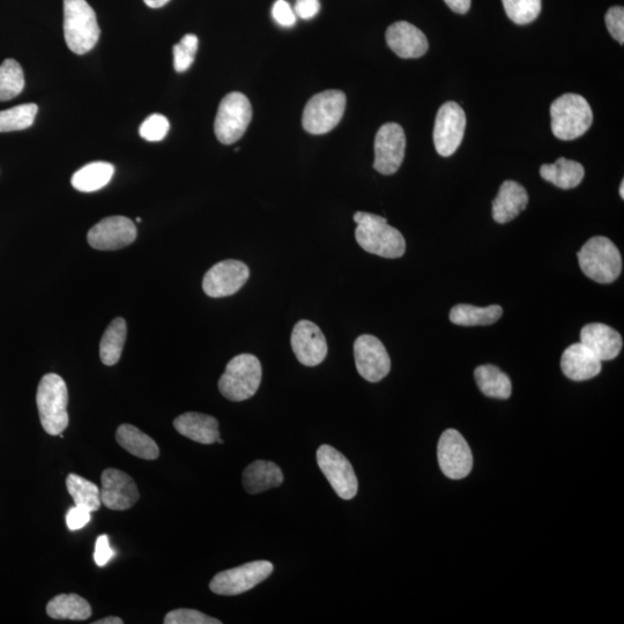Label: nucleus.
<instances>
[{
    "instance_id": "obj_1",
    "label": "nucleus",
    "mask_w": 624,
    "mask_h": 624,
    "mask_svg": "<svg viewBox=\"0 0 624 624\" xmlns=\"http://www.w3.org/2000/svg\"><path fill=\"white\" fill-rule=\"evenodd\" d=\"M354 221L358 224L355 239L360 247L376 256L396 259L403 257L406 242L398 229L391 227L380 215L356 212Z\"/></svg>"
},
{
    "instance_id": "obj_2",
    "label": "nucleus",
    "mask_w": 624,
    "mask_h": 624,
    "mask_svg": "<svg viewBox=\"0 0 624 624\" xmlns=\"http://www.w3.org/2000/svg\"><path fill=\"white\" fill-rule=\"evenodd\" d=\"M41 425L46 433L59 436L69 426V392L61 376L47 374L42 377L36 395Z\"/></svg>"
},
{
    "instance_id": "obj_3",
    "label": "nucleus",
    "mask_w": 624,
    "mask_h": 624,
    "mask_svg": "<svg viewBox=\"0 0 624 624\" xmlns=\"http://www.w3.org/2000/svg\"><path fill=\"white\" fill-rule=\"evenodd\" d=\"M96 14L86 0H64V36L74 54L85 55L100 39Z\"/></svg>"
},
{
    "instance_id": "obj_4",
    "label": "nucleus",
    "mask_w": 624,
    "mask_h": 624,
    "mask_svg": "<svg viewBox=\"0 0 624 624\" xmlns=\"http://www.w3.org/2000/svg\"><path fill=\"white\" fill-rule=\"evenodd\" d=\"M578 262L586 277L598 284H612L622 272V257L607 237H592L578 252Z\"/></svg>"
},
{
    "instance_id": "obj_5",
    "label": "nucleus",
    "mask_w": 624,
    "mask_h": 624,
    "mask_svg": "<svg viewBox=\"0 0 624 624\" xmlns=\"http://www.w3.org/2000/svg\"><path fill=\"white\" fill-rule=\"evenodd\" d=\"M262 376V364L256 356L240 354L227 364L219 380V390L230 401H244L256 395Z\"/></svg>"
},
{
    "instance_id": "obj_6",
    "label": "nucleus",
    "mask_w": 624,
    "mask_h": 624,
    "mask_svg": "<svg viewBox=\"0 0 624 624\" xmlns=\"http://www.w3.org/2000/svg\"><path fill=\"white\" fill-rule=\"evenodd\" d=\"M552 130L561 140H574L588 132L593 123L590 103L578 94H564L551 107Z\"/></svg>"
},
{
    "instance_id": "obj_7",
    "label": "nucleus",
    "mask_w": 624,
    "mask_h": 624,
    "mask_svg": "<svg viewBox=\"0 0 624 624\" xmlns=\"http://www.w3.org/2000/svg\"><path fill=\"white\" fill-rule=\"evenodd\" d=\"M346 102L345 93L337 89L312 96L303 111L304 130L311 135H325L332 131L343 120Z\"/></svg>"
},
{
    "instance_id": "obj_8",
    "label": "nucleus",
    "mask_w": 624,
    "mask_h": 624,
    "mask_svg": "<svg viewBox=\"0 0 624 624\" xmlns=\"http://www.w3.org/2000/svg\"><path fill=\"white\" fill-rule=\"evenodd\" d=\"M251 120L252 107L247 96L239 92L230 93L221 101L215 117V136L221 144H234L248 130Z\"/></svg>"
},
{
    "instance_id": "obj_9",
    "label": "nucleus",
    "mask_w": 624,
    "mask_h": 624,
    "mask_svg": "<svg viewBox=\"0 0 624 624\" xmlns=\"http://www.w3.org/2000/svg\"><path fill=\"white\" fill-rule=\"evenodd\" d=\"M269 561L245 563L241 567L219 572L210 583V589L220 596H237L248 592L269 578L273 572Z\"/></svg>"
},
{
    "instance_id": "obj_10",
    "label": "nucleus",
    "mask_w": 624,
    "mask_h": 624,
    "mask_svg": "<svg viewBox=\"0 0 624 624\" xmlns=\"http://www.w3.org/2000/svg\"><path fill=\"white\" fill-rule=\"evenodd\" d=\"M317 463L334 492L343 500H352L358 494L359 482L349 460L331 445L317 450Z\"/></svg>"
},
{
    "instance_id": "obj_11",
    "label": "nucleus",
    "mask_w": 624,
    "mask_h": 624,
    "mask_svg": "<svg viewBox=\"0 0 624 624\" xmlns=\"http://www.w3.org/2000/svg\"><path fill=\"white\" fill-rule=\"evenodd\" d=\"M437 457L443 474L449 479H464L472 471L473 456L470 445L455 429L445 430L442 434L438 442Z\"/></svg>"
},
{
    "instance_id": "obj_12",
    "label": "nucleus",
    "mask_w": 624,
    "mask_h": 624,
    "mask_svg": "<svg viewBox=\"0 0 624 624\" xmlns=\"http://www.w3.org/2000/svg\"><path fill=\"white\" fill-rule=\"evenodd\" d=\"M465 111L457 102H447L438 110L434 126V144L438 154L451 156L464 139Z\"/></svg>"
},
{
    "instance_id": "obj_13",
    "label": "nucleus",
    "mask_w": 624,
    "mask_h": 624,
    "mask_svg": "<svg viewBox=\"0 0 624 624\" xmlns=\"http://www.w3.org/2000/svg\"><path fill=\"white\" fill-rule=\"evenodd\" d=\"M406 151L405 131L397 123L384 124L375 138L374 168L382 175H392L403 165Z\"/></svg>"
},
{
    "instance_id": "obj_14",
    "label": "nucleus",
    "mask_w": 624,
    "mask_h": 624,
    "mask_svg": "<svg viewBox=\"0 0 624 624\" xmlns=\"http://www.w3.org/2000/svg\"><path fill=\"white\" fill-rule=\"evenodd\" d=\"M356 369L364 380L377 383L389 375L391 360L382 341L370 334H363L354 343Z\"/></svg>"
},
{
    "instance_id": "obj_15",
    "label": "nucleus",
    "mask_w": 624,
    "mask_h": 624,
    "mask_svg": "<svg viewBox=\"0 0 624 624\" xmlns=\"http://www.w3.org/2000/svg\"><path fill=\"white\" fill-rule=\"evenodd\" d=\"M249 267L240 260L228 259L215 264L203 280V289L213 299L232 296L249 280Z\"/></svg>"
},
{
    "instance_id": "obj_16",
    "label": "nucleus",
    "mask_w": 624,
    "mask_h": 624,
    "mask_svg": "<svg viewBox=\"0 0 624 624\" xmlns=\"http://www.w3.org/2000/svg\"><path fill=\"white\" fill-rule=\"evenodd\" d=\"M137 239V227L129 218L109 217L89 230L87 241L95 250L113 251L128 247Z\"/></svg>"
},
{
    "instance_id": "obj_17",
    "label": "nucleus",
    "mask_w": 624,
    "mask_h": 624,
    "mask_svg": "<svg viewBox=\"0 0 624 624\" xmlns=\"http://www.w3.org/2000/svg\"><path fill=\"white\" fill-rule=\"evenodd\" d=\"M101 502L110 510H129L139 500V490L129 474L115 468L102 473Z\"/></svg>"
},
{
    "instance_id": "obj_18",
    "label": "nucleus",
    "mask_w": 624,
    "mask_h": 624,
    "mask_svg": "<svg viewBox=\"0 0 624 624\" xmlns=\"http://www.w3.org/2000/svg\"><path fill=\"white\" fill-rule=\"evenodd\" d=\"M291 343L297 360L306 367L318 366L328 355V343L322 330L309 321H300L294 326Z\"/></svg>"
},
{
    "instance_id": "obj_19",
    "label": "nucleus",
    "mask_w": 624,
    "mask_h": 624,
    "mask_svg": "<svg viewBox=\"0 0 624 624\" xmlns=\"http://www.w3.org/2000/svg\"><path fill=\"white\" fill-rule=\"evenodd\" d=\"M386 42L400 58H420L426 55L429 44L425 34L407 21L395 22L386 31Z\"/></svg>"
},
{
    "instance_id": "obj_20",
    "label": "nucleus",
    "mask_w": 624,
    "mask_h": 624,
    "mask_svg": "<svg viewBox=\"0 0 624 624\" xmlns=\"http://www.w3.org/2000/svg\"><path fill=\"white\" fill-rule=\"evenodd\" d=\"M581 343L601 362L618 358L623 347L621 334L601 323L585 325L581 332Z\"/></svg>"
},
{
    "instance_id": "obj_21",
    "label": "nucleus",
    "mask_w": 624,
    "mask_h": 624,
    "mask_svg": "<svg viewBox=\"0 0 624 624\" xmlns=\"http://www.w3.org/2000/svg\"><path fill=\"white\" fill-rule=\"evenodd\" d=\"M561 369L569 380L583 382L592 380L603 369V364L582 343L569 346L561 359Z\"/></svg>"
},
{
    "instance_id": "obj_22",
    "label": "nucleus",
    "mask_w": 624,
    "mask_h": 624,
    "mask_svg": "<svg viewBox=\"0 0 624 624\" xmlns=\"http://www.w3.org/2000/svg\"><path fill=\"white\" fill-rule=\"evenodd\" d=\"M527 204L529 195L523 185L515 181H505L499 195L493 200V218L497 224H508L525 211Z\"/></svg>"
},
{
    "instance_id": "obj_23",
    "label": "nucleus",
    "mask_w": 624,
    "mask_h": 624,
    "mask_svg": "<svg viewBox=\"0 0 624 624\" xmlns=\"http://www.w3.org/2000/svg\"><path fill=\"white\" fill-rule=\"evenodd\" d=\"M178 433L200 444H213L220 438L219 422L211 415L189 412L174 421Z\"/></svg>"
},
{
    "instance_id": "obj_24",
    "label": "nucleus",
    "mask_w": 624,
    "mask_h": 624,
    "mask_svg": "<svg viewBox=\"0 0 624 624\" xmlns=\"http://www.w3.org/2000/svg\"><path fill=\"white\" fill-rule=\"evenodd\" d=\"M284 482V473L272 462L257 460L245 468L243 486L249 494H260L271 488H277Z\"/></svg>"
},
{
    "instance_id": "obj_25",
    "label": "nucleus",
    "mask_w": 624,
    "mask_h": 624,
    "mask_svg": "<svg viewBox=\"0 0 624 624\" xmlns=\"http://www.w3.org/2000/svg\"><path fill=\"white\" fill-rule=\"evenodd\" d=\"M540 175L545 181L554 184L555 187L570 190L577 188L582 183L585 169L577 161L560 158L552 165L541 166Z\"/></svg>"
},
{
    "instance_id": "obj_26",
    "label": "nucleus",
    "mask_w": 624,
    "mask_h": 624,
    "mask_svg": "<svg viewBox=\"0 0 624 624\" xmlns=\"http://www.w3.org/2000/svg\"><path fill=\"white\" fill-rule=\"evenodd\" d=\"M116 440L123 449L135 457L155 460L160 456L158 444L153 441V438L141 432L135 426H120L116 432Z\"/></svg>"
},
{
    "instance_id": "obj_27",
    "label": "nucleus",
    "mask_w": 624,
    "mask_h": 624,
    "mask_svg": "<svg viewBox=\"0 0 624 624\" xmlns=\"http://www.w3.org/2000/svg\"><path fill=\"white\" fill-rule=\"evenodd\" d=\"M47 613L55 620L84 621L91 618L92 607L78 594H59L49 601Z\"/></svg>"
},
{
    "instance_id": "obj_28",
    "label": "nucleus",
    "mask_w": 624,
    "mask_h": 624,
    "mask_svg": "<svg viewBox=\"0 0 624 624\" xmlns=\"http://www.w3.org/2000/svg\"><path fill=\"white\" fill-rule=\"evenodd\" d=\"M115 174L109 162H92L72 176V187L80 192H95L107 187Z\"/></svg>"
},
{
    "instance_id": "obj_29",
    "label": "nucleus",
    "mask_w": 624,
    "mask_h": 624,
    "mask_svg": "<svg viewBox=\"0 0 624 624\" xmlns=\"http://www.w3.org/2000/svg\"><path fill=\"white\" fill-rule=\"evenodd\" d=\"M475 381L485 396L495 399H509L512 392L510 378L499 368L487 364L474 371Z\"/></svg>"
},
{
    "instance_id": "obj_30",
    "label": "nucleus",
    "mask_w": 624,
    "mask_h": 624,
    "mask_svg": "<svg viewBox=\"0 0 624 624\" xmlns=\"http://www.w3.org/2000/svg\"><path fill=\"white\" fill-rule=\"evenodd\" d=\"M126 330L128 328H126L125 319L117 317L104 332L100 344V358L106 366H115L121 360L126 333H128Z\"/></svg>"
},
{
    "instance_id": "obj_31",
    "label": "nucleus",
    "mask_w": 624,
    "mask_h": 624,
    "mask_svg": "<svg viewBox=\"0 0 624 624\" xmlns=\"http://www.w3.org/2000/svg\"><path fill=\"white\" fill-rule=\"evenodd\" d=\"M503 315L500 306L479 308L470 304H458L450 312V321L460 326H487L499 321Z\"/></svg>"
},
{
    "instance_id": "obj_32",
    "label": "nucleus",
    "mask_w": 624,
    "mask_h": 624,
    "mask_svg": "<svg viewBox=\"0 0 624 624\" xmlns=\"http://www.w3.org/2000/svg\"><path fill=\"white\" fill-rule=\"evenodd\" d=\"M66 487L78 507H83L89 512H95L101 508L100 489L92 481L72 473L66 479Z\"/></svg>"
},
{
    "instance_id": "obj_33",
    "label": "nucleus",
    "mask_w": 624,
    "mask_h": 624,
    "mask_svg": "<svg viewBox=\"0 0 624 624\" xmlns=\"http://www.w3.org/2000/svg\"><path fill=\"white\" fill-rule=\"evenodd\" d=\"M25 74L14 59H6L0 65V102L17 98L24 91Z\"/></svg>"
},
{
    "instance_id": "obj_34",
    "label": "nucleus",
    "mask_w": 624,
    "mask_h": 624,
    "mask_svg": "<svg viewBox=\"0 0 624 624\" xmlns=\"http://www.w3.org/2000/svg\"><path fill=\"white\" fill-rule=\"evenodd\" d=\"M39 107L35 103L0 111V132L21 131L31 128Z\"/></svg>"
},
{
    "instance_id": "obj_35",
    "label": "nucleus",
    "mask_w": 624,
    "mask_h": 624,
    "mask_svg": "<svg viewBox=\"0 0 624 624\" xmlns=\"http://www.w3.org/2000/svg\"><path fill=\"white\" fill-rule=\"evenodd\" d=\"M505 13L517 25H529L539 17L542 0H502Z\"/></svg>"
},
{
    "instance_id": "obj_36",
    "label": "nucleus",
    "mask_w": 624,
    "mask_h": 624,
    "mask_svg": "<svg viewBox=\"0 0 624 624\" xmlns=\"http://www.w3.org/2000/svg\"><path fill=\"white\" fill-rule=\"evenodd\" d=\"M199 46L198 37L195 34H187L174 46V68L181 73L191 68Z\"/></svg>"
},
{
    "instance_id": "obj_37",
    "label": "nucleus",
    "mask_w": 624,
    "mask_h": 624,
    "mask_svg": "<svg viewBox=\"0 0 624 624\" xmlns=\"http://www.w3.org/2000/svg\"><path fill=\"white\" fill-rule=\"evenodd\" d=\"M170 124L166 116L153 114L140 125V137L150 143H158L168 135Z\"/></svg>"
},
{
    "instance_id": "obj_38",
    "label": "nucleus",
    "mask_w": 624,
    "mask_h": 624,
    "mask_svg": "<svg viewBox=\"0 0 624 624\" xmlns=\"http://www.w3.org/2000/svg\"><path fill=\"white\" fill-rule=\"evenodd\" d=\"M165 624H221L220 620L211 618L195 609H176L169 612L165 618Z\"/></svg>"
},
{
    "instance_id": "obj_39",
    "label": "nucleus",
    "mask_w": 624,
    "mask_h": 624,
    "mask_svg": "<svg viewBox=\"0 0 624 624\" xmlns=\"http://www.w3.org/2000/svg\"><path fill=\"white\" fill-rule=\"evenodd\" d=\"M606 26L609 34L620 44L624 43V10L621 6H614L606 14Z\"/></svg>"
},
{
    "instance_id": "obj_40",
    "label": "nucleus",
    "mask_w": 624,
    "mask_h": 624,
    "mask_svg": "<svg viewBox=\"0 0 624 624\" xmlns=\"http://www.w3.org/2000/svg\"><path fill=\"white\" fill-rule=\"evenodd\" d=\"M272 17L282 27H293L296 24V14L286 0H277L272 7Z\"/></svg>"
},
{
    "instance_id": "obj_41",
    "label": "nucleus",
    "mask_w": 624,
    "mask_h": 624,
    "mask_svg": "<svg viewBox=\"0 0 624 624\" xmlns=\"http://www.w3.org/2000/svg\"><path fill=\"white\" fill-rule=\"evenodd\" d=\"M91 514L87 509L74 505L66 515V524H68L69 530L77 531L83 529L89 522H91Z\"/></svg>"
},
{
    "instance_id": "obj_42",
    "label": "nucleus",
    "mask_w": 624,
    "mask_h": 624,
    "mask_svg": "<svg viewBox=\"0 0 624 624\" xmlns=\"http://www.w3.org/2000/svg\"><path fill=\"white\" fill-rule=\"evenodd\" d=\"M115 556L114 549L110 547L109 538L106 534L96 540L94 560L99 567H104Z\"/></svg>"
},
{
    "instance_id": "obj_43",
    "label": "nucleus",
    "mask_w": 624,
    "mask_h": 624,
    "mask_svg": "<svg viewBox=\"0 0 624 624\" xmlns=\"http://www.w3.org/2000/svg\"><path fill=\"white\" fill-rule=\"evenodd\" d=\"M321 11V2L319 0H296L294 12L296 17L303 20L315 18Z\"/></svg>"
},
{
    "instance_id": "obj_44",
    "label": "nucleus",
    "mask_w": 624,
    "mask_h": 624,
    "mask_svg": "<svg viewBox=\"0 0 624 624\" xmlns=\"http://www.w3.org/2000/svg\"><path fill=\"white\" fill-rule=\"evenodd\" d=\"M453 12L465 14L470 11L471 0H444Z\"/></svg>"
},
{
    "instance_id": "obj_45",
    "label": "nucleus",
    "mask_w": 624,
    "mask_h": 624,
    "mask_svg": "<svg viewBox=\"0 0 624 624\" xmlns=\"http://www.w3.org/2000/svg\"><path fill=\"white\" fill-rule=\"evenodd\" d=\"M144 2L148 7H152V9H160V7L165 6L169 0H144Z\"/></svg>"
},
{
    "instance_id": "obj_46",
    "label": "nucleus",
    "mask_w": 624,
    "mask_h": 624,
    "mask_svg": "<svg viewBox=\"0 0 624 624\" xmlns=\"http://www.w3.org/2000/svg\"><path fill=\"white\" fill-rule=\"evenodd\" d=\"M93 624H123V620L116 618V616H109V618L95 621Z\"/></svg>"
},
{
    "instance_id": "obj_47",
    "label": "nucleus",
    "mask_w": 624,
    "mask_h": 624,
    "mask_svg": "<svg viewBox=\"0 0 624 624\" xmlns=\"http://www.w3.org/2000/svg\"><path fill=\"white\" fill-rule=\"evenodd\" d=\"M620 195H621V198L623 199L624 198V182L623 181H622L621 187H620Z\"/></svg>"
},
{
    "instance_id": "obj_48",
    "label": "nucleus",
    "mask_w": 624,
    "mask_h": 624,
    "mask_svg": "<svg viewBox=\"0 0 624 624\" xmlns=\"http://www.w3.org/2000/svg\"><path fill=\"white\" fill-rule=\"evenodd\" d=\"M218 443L222 444L224 443V441H222L221 438H219Z\"/></svg>"
},
{
    "instance_id": "obj_49",
    "label": "nucleus",
    "mask_w": 624,
    "mask_h": 624,
    "mask_svg": "<svg viewBox=\"0 0 624 624\" xmlns=\"http://www.w3.org/2000/svg\"><path fill=\"white\" fill-rule=\"evenodd\" d=\"M137 222H138V224H140V222H141V219H140V218H137Z\"/></svg>"
}]
</instances>
